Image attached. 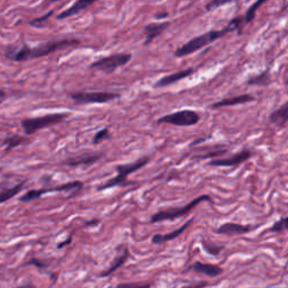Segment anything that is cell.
Wrapping results in <instances>:
<instances>
[{"mask_svg": "<svg viewBox=\"0 0 288 288\" xmlns=\"http://www.w3.org/2000/svg\"><path fill=\"white\" fill-rule=\"evenodd\" d=\"M80 44V41L74 37H63L58 39H52L45 43H41L36 46H8L5 50V57L12 61L23 62L28 60H35L43 57L50 56L54 52L61 51V50L77 46Z\"/></svg>", "mask_w": 288, "mask_h": 288, "instance_id": "1", "label": "cell"}, {"mask_svg": "<svg viewBox=\"0 0 288 288\" xmlns=\"http://www.w3.org/2000/svg\"><path fill=\"white\" fill-rule=\"evenodd\" d=\"M243 22H245L243 16H237L235 18H233L232 21L228 23L227 26L224 28L212 29L210 32H206L204 34H202V35H198L189 39V41L183 44V45L178 47L175 53H173V56L176 58H183L190 56V54L200 51V50H202L203 47L208 46L210 44L214 43L215 41H217V39L222 38L223 36H225L232 32H237L239 34H241L243 28Z\"/></svg>", "mask_w": 288, "mask_h": 288, "instance_id": "2", "label": "cell"}, {"mask_svg": "<svg viewBox=\"0 0 288 288\" xmlns=\"http://www.w3.org/2000/svg\"><path fill=\"white\" fill-rule=\"evenodd\" d=\"M150 162V158L149 157H142L138 160L131 162V163H125V165H117L115 167V170L117 171V176L111 178L108 181H106L104 185L98 186L97 190H106L111 189L114 187H125L128 185H132L133 182L127 181V177L132 175L133 172H136L142 169L143 167H146L148 163Z\"/></svg>", "mask_w": 288, "mask_h": 288, "instance_id": "3", "label": "cell"}, {"mask_svg": "<svg viewBox=\"0 0 288 288\" xmlns=\"http://www.w3.org/2000/svg\"><path fill=\"white\" fill-rule=\"evenodd\" d=\"M202 202L212 203V198L210 195H206L205 194V195H201L196 197L195 200H193L190 203H188L187 205L182 207H170V208H166V210H161L151 215L150 222L159 223L163 221H175L177 218L189 214V212L193 211L198 204H201Z\"/></svg>", "mask_w": 288, "mask_h": 288, "instance_id": "4", "label": "cell"}, {"mask_svg": "<svg viewBox=\"0 0 288 288\" xmlns=\"http://www.w3.org/2000/svg\"><path fill=\"white\" fill-rule=\"evenodd\" d=\"M69 117H70L69 113H56L33 118H25L22 121V127L25 134L32 135V134L43 130V128L61 124L64 121H67Z\"/></svg>", "mask_w": 288, "mask_h": 288, "instance_id": "5", "label": "cell"}, {"mask_svg": "<svg viewBox=\"0 0 288 288\" xmlns=\"http://www.w3.org/2000/svg\"><path fill=\"white\" fill-rule=\"evenodd\" d=\"M68 97L77 105H87V104H107L121 98L118 92L113 91H73L69 92Z\"/></svg>", "mask_w": 288, "mask_h": 288, "instance_id": "6", "label": "cell"}, {"mask_svg": "<svg viewBox=\"0 0 288 288\" xmlns=\"http://www.w3.org/2000/svg\"><path fill=\"white\" fill-rule=\"evenodd\" d=\"M132 60L131 53H115L111 56L103 57L98 59L95 62H92L89 68L97 69L106 74H111L115 72L117 69H120Z\"/></svg>", "mask_w": 288, "mask_h": 288, "instance_id": "7", "label": "cell"}, {"mask_svg": "<svg viewBox=\"0 0 288 288\" xmlns=\"http://www.w3.org/2000/svg\"><path fill=\"white\" fill-rule=\"evenodd\" d=\"M201 121V115L193 109H181L158 118V124H169L175 126H194Z\"/></svg>", "mask_w": 288, "mask_h": 288, "instance_id": "8", "label": "cell"}, {"mask_svg": "<svg viewBox=\"0 0 288 288\" xmlns=\"http://www.w3.org/2000/svg\"><path fill=\"white\" fill-rule=\"evenodd\" d=\"M252 157V152L250 150H242L235 155L231 156L230 158H220L213 159L208 162V166L211 167H237L242 165L243 162L249 160Z\"/></svg>", "mask_w": 288, "mask_h": 288, "instance_id": "9", "label": "cell"}, {"mask_svg": "<svg viewBox=\"0 0 288 288\" xmlns=\"http://www.w3.org/2000/svg\"><path fill=\"white\" fill-rule=\"evenodd\" d=\"M104 157L103 153H98V152H87V153H82V155H79L76 157H70L66 159L62 162V165L68 166V167H81V166H92L97 163L99 160H102Z\"/></svg>", "mask_w": 288, "mask_h": 288, "instance_id": "10", "label": "cell"}, {"mask_svg": "<svg viewBox=\"0 0 288 288\" xmlns=\"http://www.w3.org/2000/svg\"><path fill=\"white\" fill-rule=\"evenodd\" d=\"M117 250L120 253H118V255L114 258L111 267L107 268L106 270H104L103 272H101V274L98 275L101 278H106L108 276L113 275L117 269H120L121 267L125 265V262L127 261L128 258H130V250H128V246L125 245V243H123V245L118 246Z\"/></svg>", "mask_w": 288, "mask_h": 288, "instance_id": "11", "label": "cell"}, {"mask_svg": "<svg viewBox=\"0 0 288 288\" xmlns=\"http://www.w3.org/2000/svg\"><path fill=\"white\" fill-rule=\"evenodd\" d=\"M194 72H195V69L194 68H187L183 69V70H180L175 73L171 74H167V76L162 77L161 79L155 83V88H162V87H168L171 86V84L176 83L180 80H183V79L189 78L190 76H193Z\"/></svg>", "mask_w": 288, "mask_h": 288, "instance_id": "12", "label": "cell"}, {"mask_svg": "<svg viewBox=\"0 0 288 288\" xmlns=\"http://www.w3.org/2000/svg\"><path fill=\"white\" fill-rule=\"evenodd\" d=\"M170 26L169 22H161V23H150L144 26V34H146V41H144V45H149L155 39L160 36L161 34L166 31V29Z\"/></svg>", "mask_w": 288, "mask_h": 288, "instance_id": "13", "label": "cell"}, {"mask_svg": "<svg viewBox=\"0 0 288 288\" xmlns=\"http://www.w3.org/2000/svg\"><path fill=\"white\" fill-rule=\"evenodd\" d=\"M98 0H77L74 2L70 7L67 8L66 11H63L61 14H59L57 16V19L59 21H62V19H67L69 17L76 16V15L80 14L81 12L86 11L87 8L92 6Z\"/></svg>", "mask_w": 288, "mask_h": 288, "instance_id": "14", "label": "cell"}, {"mask_svg": "<svg viewBox=\"0 0 288 288\" xmlns=\"http://www.w3.org/2000/svg\"><path fill=\"white\" fill-rule=\"evenodd\" d=\"M252 230L251 225H243L239 223H232L227 222L218 226L215 232L217 234H224V235H241L247 234Z\"/></svg>", "mask_w": 288, "mask_h": 288, "instance_id": "15", "label": "cell"}, {"mask_svg": "<svg viewBox=\"0 0 288 288\" xmlns=\"http://www.w3.org/2000/svg\"><path fill=\"white\" fill-rule=\"evenodd\" d=\"M25 183H26V181L15 183V185H11V183L6 181L0 182V204L17 196L23 190Z\"/></svg>", "mask_w": 288, "mask_h": 288, "instance_id": "16", "label": "cell"}, {"mask_svg": "<svg viewBox=\"0 0 288 288\" xmlns=\"http://www.w3.org/2000/svg\"><path fill=\"white\" fill-rule=\"evenodd\" d=\"M255 101H256V98L253 97L251 93H243V95L224 98V99H222V101H218L214 104H212L211 108L216 109V108H222V107H231V106L242 105V104H248V103H251Z\"/></svg>", "mask_w": 288, "mask_h": 288, "instance_id": "17", "label": "cell"}, {"mask_svg": "<svg viewBox=\"0 0 288 288\" xmlns=\"http://www.w3.org/2000/svg\"><path fill=\"white\" fill-rule=\"evenodd\" d=\"M193 221H194L193 218H190L189 221H187L185 224L181 225L179 228H177V230L172 231L170 233H167V234H160V233L155 234L152 236V243H155V245H162V243H165L167 241H171V240L177 239L178 236H180L182 233L190 226Z\"/></svg>", "mask_w": 288, "mask_h": 288, "instance_id": "18", "label": "cell"}, {"mask_svg": "<svg viewBox=\"0 0 288 288\" xmlns=\"http://www.w3.org/2000/svg\"><path fill=\"white\" fill-rule=\"evenodd\" d=\"M191 269L194 271L198 272V274H203L210 278H215L223 274V268L216 265L212 264H203L201 261H196L195 264L191 266Z\"/></svg>", "mask_w": 288, "mask_h": 288, "instance_id": "19", "label": "cell"}, {"mask_svg": "<svg viewBox=\"0 0 288 288\" xmlns=\"http://www.w3.org/2000/svg\"><path fill=\"white\" fill-rule=\"evenodd\" d=\"M288 122V103H284L282 105L275 109L269 115V123L274 124L277 127H286Z\"/></svg>", "mask_w": 288, "mask_h": 288, "instance_id": "20", "label": "cell"}, {"mask_svg": "<svg viewBox=\"0 0 288 288\" xmlns=\"http://www.w3.org/2000/svg\"><path fill=\"white\" fill-rule=\"evenodd\" d=\"M270 83V76H269V70H265L255 76H251L247 80V84L249 86H258V87H266Z\"/></svg>", "mask_w": 288, "mask_h": 288, "instance_id": "21", "label": "cell"}, {"mask_svg": "<svg viewBox=\"0 0 288 288\" xmlns=\"http://www.w3.org/2000/svg\"><path fill=\"white\" fill-rule=\"evenodd\" d=\"M267 2H268V0H256V2L253 3L251 6L248 8V11L246 12L245 17H243V19H245V23L246 24H250L253 21V19H255L258 9H259L262 6V5H264Z\"/></svg>", "mask_w": 288, "mask_h": 288, "instance_id": "22", "label": "cell"}, {"mask_svg": "<svg viewBox=\"0 0 288 288\" xmlns=\"http://www.w3.org/2000/svg\"><path fill=\"white\" fill-rule=\"evenodd\" d=\"M225 153H227V149L225 148H222V149H214V150H212L210 152H205L203 153V155H197V156H194L193 159H195V160H206V159H220L222 158V156H224Z\"/></svg>", "mask_w": 288, "mask_h": 288, "instance_id": "23", "label": "cell"}, {"mask_svg": "<svg viewBox=\"0 0 288 288\" xmlns=\"http://www.w3.org/2000/svg\"><path fill=\"white\" fill-rule=\"evenodd\" d=\"M201 243H202V247H203V249H204V251L211 256H215V257L220 256L221 252L224 250V247L223 246L213 245L212 242L206 241L205 239H202Z\"/></svg>", "mask_w": 288, "mask_h": 288, "instance_id": "24", "label": "cell"}, {"mask_svg": "<svg viewBox=\"0 0 288 288\" xmlns=\"http://www.w3.org/2000/svg\"><path fill=\"white\" fill-rule=\"evenodd\" d=\"M25 140H26V138L21 135H12V136L7 137L4 142L5 146H6V151H11L14 148L21 146L22 143L25 142Z\"/></svg>", "mask_w": 288, "mask_h": 288, "instance_id": "25", "label": "cell"}, {"mask_svg": "<svg viewBox=\"0 0 288 288\" xmlns=\"http://www.w3.org/2000/svg\"><path fill=\"white\" fill-rule=\"evenodd\" d=\"M239 0H210L206 4L205 9L206 11H213V9L220 8L223 6H226L228 4H233V3H237Z\"/></svg>", "mask_w": 288, "mask_h": 288, "instance_id": "26", "label": "cell"}, {"mask_svg": "<svg viewBox=\"0 0 288 288\" xmlns=\"http://www.w3.org/2000/svg\"><path fill=\"white\" fill-rule=\"evenodd\" d=\"M109 138H111V132H109L108 128H103V130L98 131L95 134V135H93L92 144H95V146H97V144H101L104 141L109 140Z\"/></svg>", "mask_w": 288, "mask_h": 288, "instance_id": "27", "label": "cell"}, {"mask_svg": "<svg viewBox=\"0 0 288 288\" xmlns=\"http://www.w3.org/2000/svg\"><path fill=\"white\" fill-rule=\"evenodd\" d=\"M287 217H281L279 221H276L272 226L269 228V232L272 233H282L287 230Z\"/></svg>", "mask_w": 288, "mask_h": 288, "instance_id": "28", "label": "cell"}, {"mask_svg": "<svg viewBox=\"0 0 288 288\" xmlns=\"http://www.w3.org/2000/svg\"><path fill=\"white\" fill-rule=\"evenodd\" d=\"M152 285L149 282H122L116 288H151Z\"/></svg>", "mask_w": 288, "mask_h": 288, "instance_id": "29", "label": "cell"}, {"mask_svg": "<svg viewBox=\"0 0 288 288\" xmlns=\"http://www.w3.org/2000/svg\"><path fill=\"white\" fill-rule=\"evenodd\" d=\"M53 13H54V11L49 12L46 15H44V16H42V17L36 18V19H33L32 22H29V24L33 25V26H37V27L42 26V24H43V23H45V22L47 21V19L52 16Z\"/></svg>", "mask_w": 288, "mask_h": 288, "instance_id": "30", "label": "cell"}, {"mask_svg": "<svg viewBox=\"0 0 288 288\" xmlns=\"http://www.w3.org/2000/svg\"><path fill=\"white\" fill-rule=\"evenodd\" d=\"M26 265H34V266H36L38 268H41V269H43V268H46L47 267V264H45V262L42 261V260H38V259H31L29 260Z\"/></svg>", "mask_w": 288, "mask_h": 288, "instance_id": "31", "label": "cell"}, {"mask_svg": "<svg viewBox=\"0 0 288 288\" xmlns=\"http://www.w3.org/2000/svg\"><path fill=\"white\" fill-rule=\"evenodd\" d=\"M207 285H208L207 281H201V282H196V284H193V285L183 286L181 288H205Z\"/></svg>", "mask_w": 288, "mask_h": 288, "instance_id": "32", "label": "cell"}, {"mask_svg": "<svg viewBox=\"0 0 288 288\" xmlns=\"http://www.w3.org/2000/svg\"><path fill=\"white\" fill-rule=\"evenodd\" d=\"M71 241H72V237H71V236H69L66 241L61 242V243H60V245H59V246H58V248H59V249H61V248L66 247V246H68V245H70Z\"/></svg>", "mask_w": 288, "mask_h": 288, "instance_id": "33", "label": "cell"}, {"mask_svg": "<svg viewBox=\"0 0 288 288\" xmlns=\"http://www.w3.org/2000/svg\"><path fill=\"white\" fill-rule=\"evenodd\" d=\"M99 223V220H92V221H87L86 223H84V224H86L87 226H93V225H96V224H98Z\"/></svg>", "mask_w": 288, "mask_h": 288, "instance_id": "34", "label": "cell"}, {"mask_svg": "<svg viewBox=\"0 0 288 288\" xmlns=\"http://www.w3.org/2000/svg\"><path fill=\"white\" fill-rule=\"evenodd\" d=\"M160 15H156V18L157 19H162V18H167L168 17V13L165 12V13H159Z\"/></svg>", "mask_w": 288, "mask_h": 288, "instance_id": "35", "label": "cell"}, {"mask_svg": "<svg viewBox=\"0 0 288 288\" xmlns=\"http://www.w3.org/2000/svg\"><path fill=\"white\" fill-rule=\"evenodd\" d=\"M5 98H6V92L0 89V104L5 101Z\"/></svg>", "mask_w": 288, "mask_h": 288, "instance_id": "36", "label": "cell"}, {"mask_svg": "<svg viewBox=\"0 0 288 288\" xmlns=\"http://www.w3.org/2000/svg\"><path fill=\"white\" fill-rule=\"evenodd\" d=\"M58 2H61V0H45V4H54Z\"/></svg>", "mask_w": 288, "mask_h": 288, "instance_id": "37", "label": "cell"}, {"mask_svg": "<svg viewBox=\"0 0 288 288\" xmlns=\"http://www.w3.org/2000/svg\"><path fill=\"white\" fill-rule=\"evenodd\" d=\"M0 172H2V168H0Z\"/></svg>", "mask_w": 288, "mask_h": 288, "instance_id": "38", "label": "cell"}, {"mask_svg": "<svg viewBox=\"0 0 288 288\" xmlns=\"http://www.w3.org/2000/svg\"><path fill=\"white\" fill-rule=\"evenodd\" d=\"M267 288H268V287H267Z\"/></svg>", "mask_w": 288, "mask_h": 288, "instance_id": "39", "label": "cell"}]
</instances>
